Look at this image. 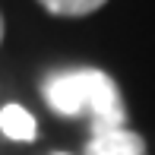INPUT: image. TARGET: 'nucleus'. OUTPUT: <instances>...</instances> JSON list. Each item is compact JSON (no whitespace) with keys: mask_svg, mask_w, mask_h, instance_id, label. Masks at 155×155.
I'll use <instances>...</instances> for the list:
<instances>
[{"mask_svg":"<svg viewBox=\"0 0 155 155\" xmlns=\"http://www.w3.org/2000/svg\"><path fill=\"white\" fill-rule=\"evenodd\" d=\"M0 41H3V19H0Z\"/></svg>","mask_w":155,"mask_h":155,"instance_id":"nucleus-5","label":"nucleus"},{"mask_svg":"<svg viewBox=\"0 0 155 155\" xmlns=\"http://www.w3.org/2000/svg\"><path fill=\"white\" fill-rule=\"evenodd\" d=\"M0 130H3L10 139H16V143H32L38 124H35V117L25 108H19V104H6V108L0 111Z\"/></svg>","mask_w":155,"mask_h":155,"instance_id":"nucleus-3","label":"nucleus"},{"mask_svg":"<svg viewBox=\"0 0 155 155\" xmlns=\"http://www.w3.org/2000/svg\"><path fill=\"white\" fill-rule=\"evenodd\" d=\"M45 98L60 114L92 111V136L108 130H124L127 108L114 79L101 70H63L45 82Z\"/></svg>","mask_w":155,"mask_h":155,"instance_id":"nucleus-1","label":"nucleus"},{"mask_svg":"<svg viewBox=\"0 0 155 155\" xmlns=\"http://www.w3.org/2000/svg\"><path fill=\"white\" fill-rule=\"evenodd\" d=\"M38 3L54 16H89L98 6H104L108 0H38Z\"/></svg>","mask_w":155,"mask_h":155,"instance_id":"nucleus-4","label":"nucleus"},{"mask_svg":"<svg viewBox=\"0 0 155 155\" xmlns=\"http://www.w3.org/2000/svg\"><path fill=\"white\" fill-rule=\"evenodd\" d=\"M86 155H146V143L133 130H108L95 133L86 146Z\"/></svg>","mask_w":155,"mask_h":155,"instance_id":"nucleus-2","label":"nucleus"}]
</instances>
